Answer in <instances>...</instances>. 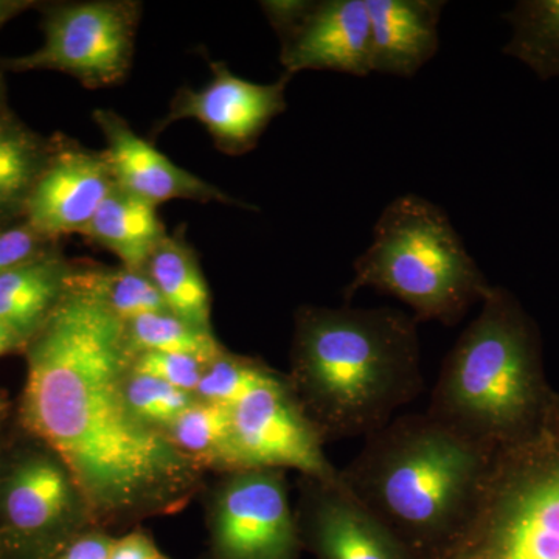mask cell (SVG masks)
<instances>
[{
	"mask_svg": "<svg viewBox=\"0 0 559 559\" xmlns=\"http://www.w3.org/2000/svg\"><path fill=\"white\" fill-rule=\"evenodd\" d=\"M24 419L100 514L173 509L200 466L132 414L124 323L70 289L25 345Z\"/></svg>",
	"mask_w": 559,
	"mask_h": 559,
	"instance_id": "6da1fadb",
	"label": "cell"
},
{
	"mask_svg": "<svg viewBox=\"0 0 559 559\" xmlns=\"http://www.w3.org/2000/svg\"><path fill=\"white\" fill-rule=\"evenodd\" d=\"M417 326L396 308H299L286 380L323 444L366 439L421 395Z\"/></svg>",
	"mask_w": 559,
	"mask_h": 559,
	"instance_id": "7a4b0ae2",
	"label": "cell"
},
{
	"mask_svg": "<svg viewBox=\"0 0 559 559\" xmlns=\"http://www.w3.org/2000/svg\"><path fill=\"white\" fill-rule=\"evenodd\" d=\"M496 451L428 412L406 414L366 437L340 480L415 555L433 559L476 509Z\"/></svg>",
	"mask_w": 559,
	"mask_h": 559,
	"instance_id": "3957f363",
	"label": "cell"
},
{
	"mask_svg": "<svg viewBox=\"0 0 559 559\" xmlns=\"http://www.w3.org/2000/svg\"><path fill=\"white\" fill-rule=\"evenodd\" d=\"M480 304L444 358L426 412L499 450L535 429L555 390L544 373L538 325L516 297L491 285Z\"/></svg>",
	"mask_w": 559,
	"mask_h": 559,
	"instance_id": "277c9868",
	"label": "cell"
},
{
	"mask_svg": "<svg viewBox=\"0 0 559 559\" xmlns=\"http://www.w3.org/2000/svg\"><path fill=\"white\" fill-rule=\"evenodd\" d=\"M353 271L344 289L347 304L358 290L371 288L406 304L417 322L447 326L457 325L491 288L450 216L412 193L385 205L373 241Z\"/></svg>",
	"mask_w": 559,
	"mask_h": 559,
	"instance_id": "5b68a950",
	"label": "cell"
},
{
	"mask_svg": "<svg viewBox=\"0 0 559 559\" xmlns=\"http://www.w3.org/2000/svg\"><path fill=\"white\" fill-rule=\"evenodd\" d=\"M433 559H559V393L496 451L476 509Z\"/></svg>",
	"mask_w": 559,
	"mask_h": 559,
	"instance_id": "8992f818",
	"label": "cell"
},
{
	"mask_svg": "<svg viewBox=\"0 0 559 559\" xmlns=\"http://www.w3.org/2000/svg\"><path fill=\"white\" fill-rule=\"evenodd\" d=\"M140 14L142 3L132 0L47 7L43 46L3 61V68L13 72L57 70L90 90L114 86L130 72Z\"/></svg>",
	"mask_w": 559,
	"mask_h": 559,
	"instance_id": "52a82bcc",
	"label": "cell"
},
{
	"mask_svg": "<svg viewBox=\"0 0 559 559\" xmlns=\"http://www.w3.org/2000/svg\"><path fill=\"white\" fill-rule=\"evenodd\" d=\"M213 538L221 559H294L300 544L286 471L230 473L216 489Z\"/></svg>",
	"mask_w": 559,
	"mask_h": 559,
	"instance_id": "ba28073f",
	"label": "cell"
},
{
	"mask_svg": "<svg viewBox=\"0 0 559 559\" xmlns=\"http://www.w3.org/2000/svg\"><path fill=\"white\" fill-rule=\"evenodd\" d=\"M231 425L241 469H297L312 479H340L318 430L278 373L231 407Z\"/></svg>",
	"mask_w": 559,
	"mask_h": 559,
	"instance_id": "9c48e42d",
	"label": "cell"
},
{
	"mask_svg": "<svg viewBox=\"0 0 559 559\" xmlns=\"http://www.w3.org/2000/svg\"><path fill=\"white\" fill-rule=\"evenodd\" d=\"M282 50L286 73L331 70L353 76L371 73L370 16L366 0L263 2Z\"/></svg>",
	"mask_w": 559,
	"mask_h": 559,
	"instance_id": "30bf717a",
	"label": "cell"
},
{
	"mask_svg": "<svg viewBox=\"0 0 559 559\" xmlns=\"http://www.w3.org/2000/svg\"><path fill=\"white\" fill-rule=\"evenodd\" d=\"M290 79L285 72L275 83H252L231 73L224 62H212V80L200 90L176 92L167 116L154 131L167 130L179 120H194L207 130L219 151L242 156L255 148L271 121L288 108Z\"/></svg>",
	"mask_w": 559,
	"mask_h": 559,
	"instance_id": "8fae6325",
	"label": "cell"
},
{
	"mask_svg": "<svg viewBox=\"0 0 559 559\" xmlns=\"http://www.w3.org/2000/svg\"><path fill=\"white\" fill-rule=\"evenodd\" d=\"M114 187L103 151L84 148L58 135L51 140L49 160L33 187L22 219L50 240L81 235Z\"/></svg>",
	"mask_w": 559,
	"mask_h": 559,
	"instance_id": "7c38bea8",
	"label": "cell"
},
{
	"mask_svg": "<svg viewBox=\"0 0 559 559\" xmlns=\"http://www.w3.org/2000/svg\"><path fill=\"white\" fill-rule=\"evenodd\" d=\"M297 521L320 559H415L380 520L344 488L341 480L300 476Z\"/></svg>",
	"mask_w": 559,
	"mask_h": 559,
	"instance_id": "4fadbf2b",
	"label": "cell"
},
{
	"mask_svg": "<svg viewBox=\"0 0 559 559\" xmlns=\"http://www.w3.org/2000/svg\"><path fill=\"white\" fill-rule=\"evenodd\" d=\"M92 119L103 132L106 142L103 153L108 160L114 182L121 190L135 194L156 207L167 201L187 200L250 209L207 180L173 164L148 140L135 134L130 123L116 110H94Z\"/></svg>",
	"mask_w": 559,
	"mask_h": 559,
	"instance_id": "5bb4252c",
	"label": "cell"
},
{
	"mask_svg": "<svg viewBox=\"0 0 559 559\" xmlns=\"http://www.w3.org/2000/svg\"><path fill=\"white\" fill-rule=\"evenodd\" d=\"M371 72L411 79L439 50L443 0H366Z\"/></svg>",
	"mask_w": 559,
	"mask_h": 559,
	"instance_id": "9a60e30c",
	"label": "cell"
},
{
	"mask_svg": "<svg viewBox=\"0 0 559 559\" xmlns=\"http://www.w3.org/2000/svg\"><path fill=\"white\" fill-rule=\"evenodd\" d=\"M76 500L84 503L64 463L58 457H38L27 460L11 474L3 509L14 527L38 532L58 524Z\"/></svg>",
	"mask_w": 559,
	"mask_h": 559,
	"instance_id": "2e32d148",
	"label": "cell"
},
{
	"mask_svg": "<svg viewBox=\"0 0 559 559\" xmlns=\"http://www.w3.org/2000/svg\"><path fill=\"white\" fill-rule=\"evenodd\" d=\"M72 267L57 249L0 275V319L31 341L68 294Z\"/></svg>",
	"mask_w": 559,
	"mask_h": 559,
	"instance_id": "e0dca14e",
	"label": "cell"
},
{
	"mask_svg": "<svg viewBox=\"0 0 559 559\" xmlns=\"http://www.w3.org/2000/svg\"><path fill=\"white\" fill-rule=\"evenodd\" d=\"M167 234L156 205L117 186L81 231L84 238L109 250L121 266L130 270H145L151 253Z\"/></svg>",
	"mask_w": 559,
	"mask_h": 559,
	"instance_id": "ac0fdd59",
	"label": "cell"
},
{
	"mask_svg": "<svg viewBox=\"0 0 559 559\" xmlns=\"http://www.w3.org/2000/svg\"><path fill=\"white\" fill-rule=\"evenodd\" d=\"M165 308L190 325L212 331V299L197 253L182 230L159 242L145 270Z\"/></svg>",
	"mask_w": 559,
	"mask_h": 559,
	"instance_id": "d6986e66",
	"label": "cell"
},
{
	"mask_svg": "<svg viewBox=\"0 0 559 559\" xmlns=\"http://www.w3.org/2000/svg\"><path fill=\"white\" fill-rule=\"evenodd\" d=\"M50 153L51 140L25 127L9 108L0 110V224L22 219Z\"/></svg>",
	"mask_w": 559,
	"mask_h": 559,
	"instance_id": "ffe728a7",
	"label": "cell"
},
{
	"mask_svg": "<svg viewBox=\"0 0 559 559\" xmlns=\"http://www.w3.org/2000/svg\"><path fill=\"white\" fill-rule=\"evenodd\" d=\"M69 288L97 300L123 323L140 316L168 311L148 274L121 264L112 267L87 261L73 263Z\"/></svg>",
	"mask_w": 559,
	"mask_h": 559,
	"instance_id": "44dd1931",
	"label": "cell"
},
{
	"mask_svg": "<svg viewBox=\"0 0 559 559\" xmlns=\"http://www.w3.org/2000/svg\"><path fill=\"white\" fill-rule=\"evenodd\" d=\"M168 439L200 468L242 471L235 448L231 407L198 400L165 430Z\"/></svg>",
	"mask_w": 559,
	"mask_h": 559,
	"instance_id": "7402d4cb",
	"label": "cell"
},
{
	"mask_svg": "<svg viewBox=\"0 0 559 559\" xmlns=\"http://www.w3.org/2000/svg\"><path fill=\"white\" fill-rule=\"evenodd\" d=\"M506 20L513 35L503 51L540 80L559 79V0H522Z\"/></svg>",
	"mask_w": 559,
	"mask_h": 559,
	"instance_id": "603a6c76",
	"label": "cell"
},
{
	"mask_svg": "<svg viewBox=\"0 0 559 559\" xmlns=\"http://www.w3.org/2000/svg\"><path fill=\"white\" fill-rule=\"evenodd\" d=\"M124 340L131 356L167 353L193 356L209 364L224 352L213 331L197 329L170 311L140 316L124 323Z\"/></svg>",
	"mask_w": 559,
	"mask_h": 559,
	"instance_id": "cb8c5ba5",
	"label": "cell"
},
{
	"mask_svg": "<svg viewBox=\"0 0 559 559\" xmlns=\"http://www.w3.org/2000/svg\"><path fill=\"white\" fill-rule=\"evenodd\" d=\"M275 374L277 371L260 360L230 355L224 349L205 366L194 396L207 403L234 407L253 389L270 381Z\"/></svg>",
	"mask_w": 559,
	"mask_h": 559,
	"instance_id": "d4e9b609",
	"label": "cell"
},
{
	"mask_svg": "<svg viewBox=\"0 0 559 559\" xmlns=\"http://www.w3.org/2000/svg\"><path fill=\"white\" fill-rule=\"evenodd\" d=\"M124 396L140 421L162 432L197 401L193 393L131 370L124 377Z\"/></svg>",
	"mask_w": 559,
	"mask_h": 559,
	"instance_id": "484cf974",
	"label": "cell"
},
{
	"mask_svg": "<svg viewBox=\"0 0 559 559\" xmlns=\"http://www.w3.org/2000/svg\"><path fill=\"white\" fill-rule=\"evenodd\" d=\"M207 364L186 355H167V353H139L132 356L130 370L140 374H148L183 390L197 393L202 373Z\"/></svg>",
	"mask_w": 559,
	"mask_h": 559,
	"instance_id": "4316f807",
	"label": "cell"
},
{
	"mask_svg": "<svg viewBox=\"0 0 559 559\" xmlns=\"http://www.w3.org/2000/svg\"><path fill=\"white\" fill-rule=\"evenodd\" d=\"M57 242L25 219L0 224V275L57 250Z\"/></svg>",
	"mask_w": 559,
	"mask_h": 559,
	"instance_id": "83f0119b",
	"label": "cell"
},
{
	"mask_svg": "<svg viewBox=\"0 0 559 559\" xmlns=\"http://www.w3.org/2000/svg\"><path fill=\"white\" fill-rule=\"evenodd\" d=\"M159 555V551L145 535L132 533L127 538L114 543L109 559H153Z\"/></svg>",
	"mask_w": 559,
	"mask_h": 559,
	"instance_id": "f1b7e54d",
	"label": "cell"
},
{
	"mask_svg": "<svg viewBox=\"0 0 559 559\" xmlns=\"http://www.w3.org/2000/svg\"><path fill=\"white\" fill-rule=\"evenodd\" d=\"M116 540L102 535H91L76 540L61 559H109Z\"/></svg>",
	"mask_w": 559,
	"mask_h": 559,
	"instance_id": "f546056e",
	"label": "cell"
},
{
	"mask_svg": "<svg viewBox=\"0 0 559 559\" xmlns=\"http://www.w3.org/2000/svg\"><path fill=\"white\" fill-rule=\"evenodd\" d=\"M27 342L22 340L20 334L16 333L9 323L3 322L0 319V356L7 355V353L16 352L22 347H25Z\"/></svg>",
	"mask_w": 559,
	"mask_h": 559,
	"instance_id": "4dcf8cb0",
	"label": "cell"
},
{
	"mask_svg": "<svg viewBox=\"0 0 559 559\" xmlns=\"http://www.w3.org/2000/svg\"><path fill=\"white\" fill-rule=\"evenodd\" d=\"M7 109L5 84H3L2 72H0V110Z\"/></svg>",
	"mask_w": 559,
	"mask_h": 559,
	"instance_id": "1f68e13d",
	"label": "cell"
},
{
	"mask_svg": "<svg viewBox=\"0 0 559 559\" xmlns=\"http://www.w3.org/2000/svg\"><path fill=\"white\" fill-rule=\"evenodd\" d=\"M153 559H167V558H164V557H162V555H159V557H156V558H153Z\"/></svg>",
	"mask_w": 559,
	"mask_h": 559,
	"instance_id": "d6a6232c",
	"label": "cell"
},
{
	"mask_svg": "<svg viewBox=\"0 0 559 559\" xmlns=\"http://www.w3.org/2000/svg\"><path fill=\"white\" fill-rule=\"evenodd\" d=\"M0 417H2V406H0Z\"/></svg>",
	"mask_w": 559,
	"mask_h": 559,
	"instance_id": "836d02e7",
	"label": "cell"
}]
</instances>
